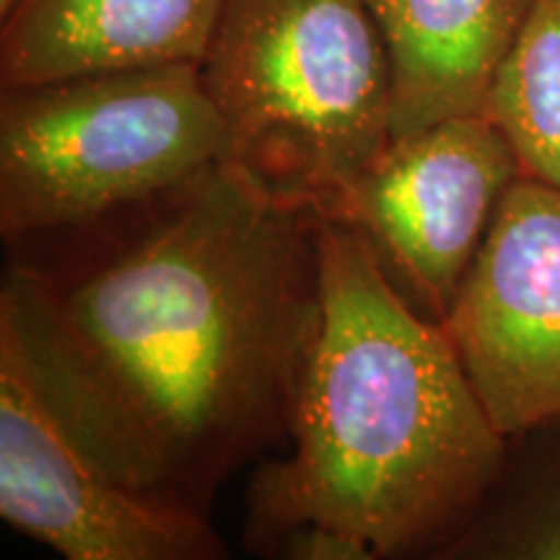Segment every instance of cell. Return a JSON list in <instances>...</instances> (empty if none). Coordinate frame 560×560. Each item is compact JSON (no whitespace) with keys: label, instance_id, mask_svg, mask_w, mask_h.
I'll return each mask as SVG.
<instances>
[{"label":"cell","instance_id":"6da1fadb","mask_svg":"<svg viewBox=\"0 0 560 560\" xmlns=\"http://www.w3.org/2000/svg\"><path fill=\"white\" fill-rule=\"evenodd\" d=\"M317 314V208L221 161L75 278L5 272L0 353L112 478L208 514L289 439Z\"/></svg>","mask_w":560,"mask_h":560},{"label":"cell","instance_id":"7a4b0ae2","mask_svg":"<svg viewBox=\"0 0 560 560\" xmlns=\"http://www.w3.org/2000/svg\"><path fill=\"white\" fill-rule=\"evenodd\" d=\"M319 314L291 418V450L249 486L247 542L304 524L350 532L376 558L452 537L501 480L509 439L457 348L392 283L371 244L317 210Z\"/></svg>","mask_w":560,"mask_h":560},{"label":"cell","instance_id":"3957f363","mask_svg":"<svg viewBox=\"0 0 560 560\" xmlns=\"http://www.w3.org/2000/svg\"><path fill=\"white\" fill-rule=\"evenodd\" d=\"M0 236L83 231L149 210L229 161L200 62L0 89Z\"/></svg>","mask_w":560,"mask_h":560},{"label":"cell","instance_id":"277c9868","mask_svg":"<svg viewBox=\"0 0 560 560\" xmlns=\"http://www.w3.org/2000/svg\"><path fill=\"white\" fill-rule=\"evenodd\" d=\"M229 161L319 206L392 138L387 47L366 0H221L200 62Z\"/></svg>","mask_w":560,"mask_h":560},{"label":"cell","instance_id":"5b68a950","mask_svg":"<svg viewBox=\"0 0 560 560\" xmlns=\"http://www.w3.org/2000/svg\"><path fill=\"white\" fill-rule=\"evenodd\" d=\"M520 177L506 136L486 115L452 117L389 138L314 208L359 231L402 296L444 322L503 195Z\"/></svg>","mask_w":560,"mask_h":560},{"label":"cell","instance_id":"8992f818","mask_svg":"<svg viewBox=\"0 0 560 560\" xmlns=\"http://www.w3.org/2000/svg\"><path fill=\"white\" fill-rule=\"evenodd\" d=\"M441 325L503 436L560 423L558 190L511 185Z\"/></svg>","mask_w":560,"mask_h":560},{"label":"cell","instance_id":"52a82bcc","mask_svg":"<svg viewBox=\"0 0 560 560\" xmlns=\"http://www.w3.org/2000/svg\"><path fill=\"white\" fill-rule=\"evenodd\" d=\"M0 516L68 560H215L208 514L138 493L73 441L0 353Z\"/></svg>","mask_w":560,"mask_h":560},{"label":"cell","instance_id":"ba28073f","mask_svg":"<svg viewBox=\"0 0 560 560\" xmlns=\"http://www.w3.org/2000/svg\"><path fill=\"white\" fill-rule=\"evenodd\" d=\"M221 0H9L0 89L102 70L202 62Z\"/></svg>","mask_w":560,"mask_h":560},{"label":"cell","instance_id":"9c48e42d","mask_svg":"<svg viewBox=\"0 0 560 560\" xmlns=\"http://www.w3.org/2000/svg\"><path fill=\"white\" fill-rule=\"evenodd\" d=\"M387 47L392 138L472 117L532 0H366Z\"/></svg>","mask_w":560,"mask_h":560},{"label":"cell","instance_id":"30bf717a","mask_svg":"<svg viewBox=\"0 0 560 560\" xmlns=\"http://www.w3.org/2000/svg\"><path fill=\"white\" fill-rule=\"evenodd\" d=\"M482 115L506 136L522 177L560 192V0H532Z\"/></svg>","mask_w":560,"mask_h":560},{"label":"cell","instance_id":"8fae6325","mask_svg":"<svg viewBox=\"0 0 560 560\" xmlns=\"http://www.w3.org/2000/svg\"><path fill=\"white\" fill-rule=\"evenodd\" d=\"M433 558L560 560V441L520 478L495 482L470 520L446 537Z\"/></svg>","mask_w":560,"mask_h":560},{"label":"cell","instance_id":"7c38bea8","mask_svg":"<svg viewBox=\"0 0 560 560\" xmlns=\"http://www.w3.org/2000/svg\"><path fill=\"white\" fill-rule=\"evenodd\" d=\"M276 556L289 560H374V550L350 532L327 524H304L278 540Z\"/></svg>","mask_w":560,"mask_h":560},{"label":"cell","instance_id":"4fadbf2b","mask_svg":"<svg viewBox=\"0 0 560 560\" xmlns=\"http://www.w3.org/2000/svg\"><path fill=\"white\" fill-rule=\"evenodd\" d=\"M5 3H9V0H0V9H3V5H5Z\"/></svg>","mask_w":560,"mask_h":560}]
</instances>
